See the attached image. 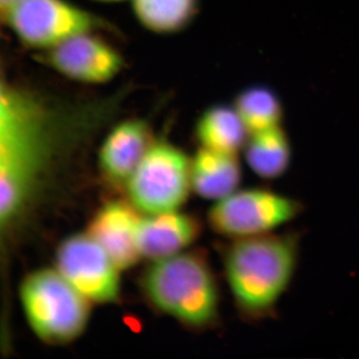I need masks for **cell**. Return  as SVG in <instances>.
<instances>
[{"mask_svg":"<svg viewBox=\"0 0 359 359\" xmlns=\"http://www.w3.org/2000/svg\"><path fill=\"white\" fill-rule=\"evenodd\" d=\"M299 231L235 238L224 257V273L238 311L248 320L273 318L301 259Z\"/></svg>","mask_w":359,"mask_h":359,"instance_id":"cell-1","label":"cell"},{"mask_svg":"<svg viewBox=\"0 0 359 359\" xmlns=\"http://www.w3.org/2000/svg\"><path fill=\"white\" fill-rule=\"evenodd\" d=\"M149 304L186 327H211L218 318L219 285L199 252H181L153 261L141 278Z\"/></svg>","mask_w":359,"mask_h":359,"instance_id":"cell-2","label":"cell"},{"mask_svg":"<svg viewBox=\"0 0 359 359\" xmlns=\"http://www.w3.org/2000/svg\"><path fill=\"white\" fill-rule=\"evenodd\" d=\"M21 297L33 330L49 344L73 341L88 325L91 302L58 271L32 273L26 278Z\"/></svg>","mask_w":359,"mask_h":359,"instance_id":"cell-3","label":"cell"},{"mask_svg":"<svg viewBox=\"0 0 359 359\" xmlns=\"http://www.w3.org/2000/svg\"><path fill=\"white\" fill-rule=\"evenodd\" d=\"M124 186L138 212L178 211L192 190L191 158L172 142L154 138Z\"/></svg>","mask_w":359,"mask_h":359,"instance_id":"cell-4","label":"cell"},{"mask_svg":"<svg viewBox=\"0 0 359 359\" xmlns=\"http://www.w3.org/2000/svg\"><path fill=\"white\" fill-rule=\"evenodd\" d=\"M304 209V203L295 198L271 189L250 188L216 201L208 212V221L212 230L226 237H254L294 221Z\"/></svg>","mask_w":359,"mask_h":359,"instance_id":"cell-5","label":"cell"},{"mask_svg":"<svg viewBox=\"0 0 359 359\" xmlns=\"http://www.w3.org/2000/svg\"><path fill=\"white\" fill-rule=\"evenodd\" d=\"M6 16L18 39L34 48H51L80 33H117L107 20L68 0H20Z\"/></svg>","mask_w":359,"mask_h":359,"instance_id":"cell-6","label":"cell"},{"mask_svg":"<svg viewBox=\"0 0 359 359\" xmlns=\"http://www.w3.org/2000/svg\"><path fill=\"white\" fill-rule=\"evenodd\" d=\"M58 271L90 302L115 304L121 297V269L87 233L68 238L57 250Z\"/></svg>","mask_w":359,"mask_h":359,"instance_id":"cell-7","label":"cell"},{"mask_svg":"<svg viewBox=\"0 0 359 359\" xmlns=\"http://www.w3.org/2000/svg\"><path fill=\"white\" fill-rule=\"evenodd\" d=\"M45 59L63 76L87 85L110 83L127 67L124 54L101 32L74 35L47 49Z\"/></svg>","mask_w":359,"mask_h":359,"instance_id":"cell-8","label":"cell"},{"mask_svg":"<svg viewBox=\"0 0 359 359\" xmlns=\"http://www.w3.org/2000/svg\"><path fill=\"white\" fill-rule=\"evenodd\" d=\"M152 125L144 117L113 123L99 149L98 162L104 176L125 185L154 140Z\"/></svg>","mask_w":359,"mask_h":359,"instance_id":"cell-9","label":"cell"},{"mask_svg":"<svg viewBox=\"0 0 359 359\" xmlns=\"http://www.w3.org/2000/svg\"><path fill=\"white\" fill-rule=\"evenodd\" d=\"M133 205L112 201L98 210L90 223L88 233L121 271L131 269L142 259L137 245L140 217Z\"/></svg>","mask_w":359,"mask_h":359,"instance_id":"cell-10","label":"cell"},{"mask_svg":"<svg viewBox=\"0 0 359 359\" xmlns=\"http://www.w3.org/2000/svg\"><path fill=\"white\" fill-rule=\"evenodd\" d=\"M195 217L178 211L146 215L139 219L137 245L142 259H164L183 252L200 235Z\"/></svg>","mask_w":359,"mask_h":359,"instance_id":"cell-11","label":"cell"},{"mask_svg":"<svg viewBox=\"0 0 359 359\" xmlns=\"http://www.w3.org/2000/svg\"><path fill=\"white\" fill-rule=\"evenodd\" d=\"M241 179L238 154L200 147L191 158V187L205 199H223L238 190Z\"/></svg>","mask_w":359,"mask_h":359,"instance_id":"cell-12","label":"cell"},{"mask_svg":"<svg viewBox=\"0 0 359 359\" xmlns=\"http://www.w3.org/2000/svg\"><path fill=\"white\" fill-rule=\"evenodd\" d=\"M194 135L200 147L238 154L250 133L233 104L216 103L200 113Z\"/></svg>","mask_w":359,"mask_h":359,"instance_id":"cell-13","label":"cell"},{"mask_svg":"<svg viewBox=\"0 0 359 359\" xmlns=\"http://www.w3.org/2000/svg\"><path fill=\"white\" fill-rule=\"evenodd\" d=\"M244 153L250 170L259 178L269 181L280 179L292 164V143L282 126L250 133Z\"/></svg>","mask_w":359,"mask_h":359,"instance_id":"cell-14","label":"cell"},{"mask_svg":"<svg viewBox=\"0 0 359 359\" xmlns=\"http://www.w3.org/2000/svg\"><path fill=\"white\" fill-rule=\"evenodd\" d=\"M135 20L163 36L184 32L200 14L201 0H129Z\"/></svg>","mask_w":359,"mask_h":359,"instance_id":"cell-15","label":"cell"},{"mask_svg":"<svg viewBox=\"0 0 359 359\" xmlns=\"http://www.w3.org/2000/svg\"><path fill=\"white\" fill-rule=\"evenodd\" d=\"M233 106L249 133L282 126L285 110L275 90L255 84L241 90Z\"/></svg>","mask_w":359,"mask_h":359,"instance_id":"cell-16","label":"cell"},{"mask_svg":"<svg viewBox=\"0 0 359 359\" xmlns=\"http://www.w3.org/2000/svg\"><path fill=\"white\" fill-rule=\"evenodd\" d=\"M34 158L25 151L0 150V222L22 199Z\"/></svg>","mask_w":359,"mask_h":359,"instance_id":"cell-17","label":"cell"},{"mask_svg":"<svg viewBox=\"0 0 359 359\" xmlns=\"http://www.w3.org/2000/svg\"><path fill=\"white\" fill-rule=\"evenodd\" d=\"M20 0H0V13L6 15Z\"/></svg>","mask_w":359,"mask_h":359,"instance_id":"cell-18","label":"cell"},{"mask_svg":"<svg viewBox=\"0 0 359 359\" xmlns=\"http://www.w3.org/2000/svg\"><path fill=\"white\" fill-rule=\"evenodd\" d=\"M94 1L102 2V4H119L125 0H94Z\"/></svg>","mask_w":359,"mask_h":359,"instance_id":"cell-19","label":"cell"}]
</instances>
